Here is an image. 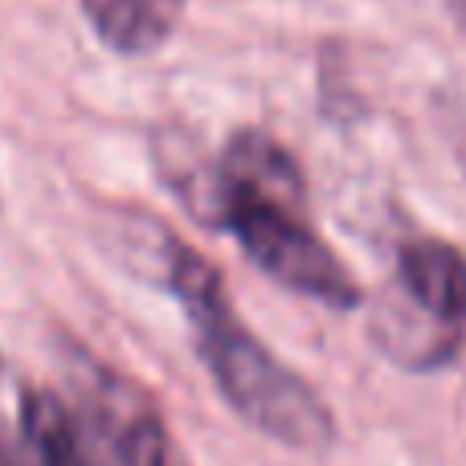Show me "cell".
<instances>
[{
    "instance_id": "cell-1",
    "label": "cell",
    "mask_w": 466,
    "mask_h": 466,
    "mask_svg": "<svg viewBox=\"0 0 466 466\" xmlns=\"http://www.w3.org/2000/svg\"><path fill=\"white\" fill-rule=\"evenodd\" d=\"M156 168L201 226L229 233L282 290L331 311L364 303L356 274L307 221V177L274 136L241 127L218 156H197L172 136L156 144Z\"/></svg>"
},
{
    "instance_id": "cell-2",
    "label": "cell",
    "mask_w": 466,
    "mask_h": 466,
    "mask_svg": "<svg viewBox=\"0 0 466 466\" xmlns=\"http://www.w3.org/2000/svg\"><path fill=\"white\" fill-rule=\"evenodd\" d=\"M164 279L185 307L197 352L229 410L290 451H328L336 442V418L328 401L254 336V328L233 307L218 266L164 233Z\"/></svg>"
},
{
    "instance_id": "cell-3",
    "label": "cell",
    "mask_w": 466,
    "mask_h": 466,
    "mask_svg": "<svg viewBox=\"0 0 466 466\" xmlns=\"http://www.w3.org/2000/svg\"><path fill=\"white\" fill-rule=\"evenodd\" d=\"M74 380H78L74 389L82 397L86 418L106 434L123 466H180L164 418L136 380L119 377L115 369L90 360V356H78Z\"/></svg>"
},
{
    "instance_id": "cell-4",
    "label": "cell",
    "mask_w": 466,
    "mask_h": 466,
    "mask_svg": "<svg viewBox=\"0 0 466 466\" xmlns=\"http://www.w3.org/2000/svg\"><path fill=\"white\" fill-rule=\"evenodd\" d=\"M397 279L413 311L459 352L466 344V254L442 238H410L397 249Z\"/></svg>"
},
{
    "instance_id": "cell-5",
    "label": "cell",
    "mask_w": 466,
    "mask_h": 466,
    "mask_svg": "<svg viewBox=\"0 0 466 466\" xmlns=\"http://www.w3.org/2000/svg\"><path fill=\"white\" fill-rule=\"evenodd\" d=\"M16 426L37 466H123L106 434L54 389H21Z\"/></svg>"
},
{
    "instance_id": "cell-6",
    "label": "cell",
    "mask_w": 466,
    "mask_h": 466,
    "mask_svg": "<svg viewBox=\"0 0 466 466\" xmlns=\"http://www.w3.org/2000/svg\"><path fill=\"white\" fill-rule=\"evenodd\" d=\"M82 13L106 49L144 57L177 33L185 0H82Z\"/></svg>"
},
{
    "instance_id": "cell-7",
    "label": "cell",
    "mask_w": 466,
    "mask_h": 466,
    "mask_svg": "<svg viewBox=\"0 0 466 466\" xmlns=\"http://www.w3.org/2000/svg\"><path fill=\"white\" fill-rule=\"evenodd\" d=\"M0 466H37L21 438V426L5 410H0Z\"/></svg>"
}]
</instances>
